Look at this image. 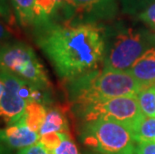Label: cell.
<instances>
[{
    "mask_svg": "<svg viewBox=\"0 0 155 154\" xmlns=\"http://www.w3.org/2000/svg\"><path fill=\"white\" fill-rule=\"evenodd\" d=\"M36 43L64 81L95 71L104 61L105 33L95 23L39 25Z\"/></svg>",
    "mask_w": 155,
    "mask_h": 154,
    "instance_id": "obj_1",
    "label": "cell"
},
{
    "mask_svg": "<svg viewBox=\"0 0 155 154\" xmlns=\"http://www.w3.org/2000/svg\"><path fill=\"white\" fill-rule=\"evenodd\" d=\"M73 110L125 95H137L142 86L127 71L95 70L67 81Z\"/></svg>",
    "mask_w": 155,
    "mask_h": 154,
    "instance_id": "obj_2",
    "label": "cell"
},
{
    "mask_svg": "<svg viewBox=\"0 0 155 154\" xmlns=\"http://www.w3.org/2000/svg\"><path fill=\"white\" fill-rule=\"evenodd\" d=\"M81 142L106 154H134L137 141L129 127L108 119L85 121L80 128Z\"/></svg>",
    "mask_w": 155,
    "mask_h": 154,
    "instance_id": "obj_3",
    "label": "cell"
},
{
    "mask_svg": "<svg viewBox=\"0 0 155 154\" xmlns=\"http://www.w3.org/2000/svg\"><path fill=\"white\" fill-rule=\"evenodd\" d=\"M2 75L4 90L0 99V127L18 122L31 101L51 105L50 89L40 88L10 73L2 72Z\"/></svg>",
    "mask_w": 155,
    "mask_h": 154,
    "instance_id": "obj_4",
    "label": "cell"
},
{
    "mask_svg": "<svg viewBox=\"0 0 155 154\" xmlns=\"http://www.w3.org/2000/svg\"><path fill=\"white\" fill-rule=\"evenodd\" d=\"M0 71L43 89L51 88L47 72L34 50L20 41L7 40L0 44Z\"/></svg>",
    "mask_w": 155,
    "mask_h": 154,
    "instance_id": "obj_5",
    "label": "cell"
},
{
    "mask_svg": "<svg viewBox=\"0 0 155 154\" xmlns=\"http://www.w3.org/2000/svg\"><path fill=\"white\" fill-rule=\"evenodd\" d=\"M154 45L155 35L140 29H124L105 47L103 69L127 71L145 51Z\"/></svg>",
    "mask_w": 155,
    "mask_h": 154,
    "instance_id": "obj_6",
    "label": "cell"
},
{
    "mask_svg": "<svg viewBox=\"0 0 155 154\" xmlns=\"http://www.w3.org/2000/svg\"><path fill=\"white\" fill-rule=\"evenodd\" d=\"M85 121L108 119L120 122L132 130L144 114L141 111L136 95H125L101 101L74 111Z\"/></svg>",
    "mask_w": 155,
    "mask_h": 154,
    "instance_id": "obj_7",
    "label": "cell"
},
{
    "mask_svg": "<svg viewBox=\"0 0 155 154\" xmlns=\"http://www.w3.org/2000/svg\"><path fill=\"white\" fill-rule=\"evenodd\" d=\"M39 133L33 131L20 119L11 125L0 127V143L10 149H22L39 141Z\"/></svg>",
    "mask_w": 155,
    "mask_h": 154,
    "instance_id": "obj_8",
    "label": "cell"
},
{
    "mask_svg": "<svg viewBox=\"0 0 155 154\" xmlns=\"http://www.w3.org/2000/svg\"><path fill=\"white\" fill-rule=\"evenodd\" d=\"M143 88L155 84V45L146 50L127 70Z\"/></svg>",
    "mask_w": 155,
    "mask_h": 154,
    "instance_id": "obj_9",
    "label": "cell"
},
{
    "mask_svg": "<svg viewBox=\"0 0 155 154\" xmlns=\"http://www.w3.org/2000/svg\"><path fill=\"white\" fill-rule=\"evenodd\" d=\"M68 4L78 11L98 17H107L116 10V0H68Z\"/></svg>",
    "mask_w": 155,
    "mask_h": 154,
    "instance_id": "obj_10",
    "label": "cell"
},
{
    "mask_svg": "<svg viewBox=\"0 0 155 154\" xmlns=\"http://www.w3.org/2000/svg\"><path fill=\"white\" fill-rule=\"evenodd\" d=\"M54 132L69 134V125L66 115L60 108L49 106L45 119L39 130V136Z\"/></svg>",
    "mask_w": 155,
    "mask_h": 154,
    "instance_id": "obj_11",
    "label": "cell"
},
{
    "mask_svg": "<svg viewBox=\"0 0 155 154\" xmlns=\"http://www.w3.org/2000/svg\"><path fill=\"white\" fill-rule=\"evenodd\" d=\"M48 107V105H45L43 103L31 101L26 106L24 115L21 119L24 121L29 128L39 133L40 127L45 119L46 113H47Z\"/></svg>",
    "mask_w": 155,
    "mask_h": 154,
    "instance_id": "obj_12",
    "label": "cell"
},
{
    "mask_svg": "<svg viewBox=\"0 0 155 154\" xmlns=\"http://www.w3.org/2000/svg\"><path fill=\"white\" fill-rule=\"evenodd\" d=\"M11 4L21 25H35V0H11Z\"/></svg>",
    "mask_w": 155,
    "mask_h": 154,
    "instance_id": "obj_13",
    "label": "cell"
},
{
    "mask_svg": "<svg viewBox=\"0 0 155 154\" xmlns=\"http://www.w3.org/2000/svg\"><path fill=\"white\" fill-rule=\"evenodd\" d=\"M137 143L141 141H155V117L143 116L132 129Z\"/></svg>",
    "mask_w": 155,
    "mask_h": 154,
    "instance_id": "obj_14",
    "label": "cell"
},
{
    "mask_svg": "<svg viewBox=\"0 0 155 154\" xmlns=\"http://www.w3.org/2000/svg\"><path fill=\"white\" fill-rule=\"evenodd\" d=\"M138 104L145 116L155 117V84L142 88L136 95Z\"/></svg>",
    "mask_w": 155,
    "mask_h": 154,
    "instance_id": "obj_15",
    "label": "cell"
},
{
    "mask_svg": "<svg viewBox=\"0 0 155 154\" xmlns=\"http://www.w3.org/2000/svg\"><path fill=\"white\" fill-rule=\"evenodd\" d=\"M53 154H80L77 146L69 134H64L60 144L53 150Z\"/></svg>",
    "mask_w": 155,
    "mask_h": 154,
    "instance_id": "obj_16",
    "label": "cell"
},
{
    "mask_svg": "<svg viewBox=\"0 0 155 154\" xmlns=\"http://www.w3.org/2000/svg\"><path fill=\"white\" fill-rule=\"evenodd\" d=\"M64 134L68 133H60V132H54V133H48L45 135H41L39 138V141L43 145L46 149H48L51 153L53 150L60 144L62 138H63Z\"/></svg>",
    "mask_w": 155,
    "mask_h": 154,
    "instance_id": "obj_17",
    "label": "cell"
},
{
    "mask_svg": "<svg viewBox=\"0 0 155 154\" xmlns=\"http://www.w3.org/2000/svg\"><path fill=\"white\" fill-rule=\"evenodd\" d=\"M139 19L155 30V1L139 14Z\"/></svg>",
    "mask_w": 155,
    "mask_h": 154,
    "instance_id": "obj_18",
    "label": "cell"
},
{
    "mask_svg": "<svg viewBox=\"0 0 155 154\" xmlns=\"http://www.w3.org/2000/svg\"><path fill=\"white\" fill-rule=\"evenodd\" d=\"M17 154H53V153H51L48 149H46L40 142H37L31 146L19 149Z\"/></svg>",
    "mask_w": 155,
    "mask_h": 154,
    "instance_id": "obj_19",
    "label": "cell"
},
{
    "mask_svg": "<svg viewBox=\"0 0 155 154\" xmlns=\"http://www.w3.org/2000/svg\"><path fill=\"white\" fill-rule=\"evenodd\" d=\"M134 154H155V141L138 142Z\"/></svg>",
    "mask_w": 155,
    "mask_h": 154,
    "instance_id": "obj_20",
    "label": "cell"
},
{
    "mask_svg": "<svg viewBox=\"0 0 155 154\" xmlns=\"http://www.w3.org/2000/svg\"><path fill=\"white\" fill-rule=\"evenodd\" d=\"M10 36H11L10 30H9L7 24L3 21L2 16L0 15V44L9 40Z\"/></svg>",
    "mask_w": 155,
    "mask_h": 154,
    "instance_id": "obj_21",
    "label": "cell"
},
{
    "mask_svg": "<svg viewBox=\"0 0 155 154\" xmlns=\"http://www.w3.org/2000/svg\"><path fill=\"white\" fill-rule=\"evenodd\" d=\"M127 2L130 5V7H140V6L144 5L145 3L151 2V0H127Z\"/></svg>",
    "mask_w": 155,
    "mask_h": 154,
    "instance_id": "obj_22",
    "label": "cell"
},
{
    "mask_svg": "<svg viewBox=\"0 0 155 154\" xmlns=\"http://www.w3.org/2000/svg\"><path fill=\"white\" fill-rule=\"evenodd\" d=\"M11 150L12 149L0 143V154H11Z\"/></svg>",
    "mask_w": 155,
    "mask_h": 154,
    "instance_id": "obj_23",
    "label": "cell"
},
{
    "mask_svg": "<svg viewBox=\"0 0 155 154\" xmlns=\"http://www.w3.org/2000/svg\"><path fill=\"white\" fill-rule=\"evenodd\" d=\"M3 90H4V80H3V75L2 72L0 71V99L3 94Z\"/></svg>",
    "mask_w": 155,
    "mask_h": 154,
    "instance_id": "obj_24",
    "label": "cell"
},
{
    "mask_svg": "<svg viewBox=\"0 0 155 154\" xmlns=\"http://www.w3.org/2000/svg\"><path fill=\"white\" fill-rule=\"evenodd\" d=\"M58 3H59V5L60 6H63L65 4H68V0H56Z\"/></svg>",
    "mask_w": 155,
    "mask_h": 154,
    "instance_id": "obj_25",
    "label": "cell"
},
{
    "mask_svg": "<svg viewBox=\"0 0 155 154\" xmlns=\"http://www.w3.org/2000/svg\"><path fill=\"white\" fill-rule=\"evenodd\" d=\"M84 154H106V153H102L99 151H95V150H92V151H86Z\"/></svg>",
    "mask_w": 155,
    "mask_h": 154,
    "instance_id": "obj_26",
    "label": "cell"
}]
</instances>
